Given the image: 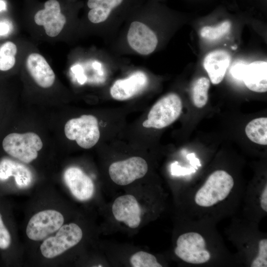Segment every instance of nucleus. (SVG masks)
<instances>
[{
	"label": "nucleus",
	"mask_w": 267,
	"mask_h": 267,
	"mask_svg": "<svg viewBox=\"0 0 267 267\" xmlns=\"http://www.w3.org/2000/svg\"><path fill=\"white\" fill-rule=\"evenodd\" d=\"M245 186L225 169H214L181 196L178 204V215L217 224L236 215Z\"/></svg>",
	"instance_id": "nucleus-1"
},
{
	"label": "nucleus",
	"mask_w": 267,
	"mask_h": 267,
	"mask_svg": "<svg viewBox=\"0 0 267 267\" xmlns=\"http://www.w3.org/2000/svg\"><path fill=\"white\" fill-rule=\"evenodd\" d=\"M216 224L178 215L173 253L180 263L189 267H239Z\"/></svg>",
	"instance_id": "nucleus-2"
},
{
	"label": "nucleus",
	"mask_w": 267,
	"mask_h": 267,
	"mask_svg": "<svg viewBox=\"0 0 267 267\" xmlns=\"http://www.w3.org/2000/svg\"><path fill=\"white\" fill-rule=\"evenodd\" d=\"M257 222L234 215L225 233L236 248L239 267H267V234Z\"/></svg>",
	"instance_id": "nucleus-3"
},
{
	"label": "nucleus",
	"mask_w": 267,
	"mask_h": 267,
	"mask_svg": "<svg viewBox=\"0 0 267 267\" xmlns=\"http://www.w3.org/2000/svg\"><path fill=\"white\" fill-rule=\"evenodd\" d=\"M242 217L259 223L267 215V181L258 178L245 186L241 204Z\"/></svg>",
	"instance_id": "nucleus-4"
},
{
	"label": "nucleus",
	"mask_w": 267,
	"mask_h": 267,
	"mask_svg": "<svg viewBox=\"0 0 267 267\" xmlns=\"http://www.w3.org/2000/svg\"><path fill=\"white\" fill-rule=\"evenodd\" d=\"M182 104L180 97L170 93L160 98L150 109L142 126L161 129L173 123L180 115Z\"/></svg>",
	"instance_id": "nucleus-5"
},
{
	"label": "nucleus",
	"mask_w": 267,
	"mask_h": 267,
	"mask_svg": "<svg viewBox=\"0 0 267 267\" xmlns=\"http://www.w3.org/2000/svg\"><path fill=\"white\" fill-rule=\"evenodd\" d=\"M4 150L10 156L21 162L29 163L37 158L43 142L36 133H11L6 135L2 143Z\"/></svg>",
	"instance_id": "nucleus-6"
},
{
	"label": "nucleus",
	"mask_w": 267,
	"mask_h": 267,
	"mask_svg": "<svg viewBox=\"0 0 267 267\" xmlns=\"http://www.w3.org/2000/svg\"><path fill=\"white\" fill-rule=\"evenodd\" d=\"M67 138L76 140L80 147L89 149L95 145L100 137L97 119L91 115H83L69 120L64 127Z\"/></svg>",
	"instance_id": "nucleus-7"
},
{
	"label": "nucleus",
	"mask_w": 267,
	"mask_h": 267,
	"mask_svg": "<svg viewBox=\"0 0 267 267\" xmlns=\"http://www.w3.org/2000/svg\"><path fill=\"white\" fill-rule=\"evenodd\" d=\"M82 237V230L78 224L62 225L55 236L46 238L41 244L42 254L46 258H54L76 245Z\"/></svg>",
	"instance_id": "nucleus-8"
},
{
	"label": "nucleus",
	"mask_w": 267,
	"mask_h": 267,
	"mask_svg": "<svg viewBox=\"0 0 267 267\" xmlns=\"http://www.w3.org/2000/svg\"><path fill=\"white\" fill-rule=\"evenodd\" d=\"M148 169L146 161L142 158L134 156L112 163L109 175L116 184L125 186L143 178Z\"/></svg>",
	"instance_id": "nucleus-9"
},
{
	"label": "nucleus",
	"mask_w": 267,
	"mask_h": 267,
	"mask_svg": "<svg viewBox=\"0 0 267 267\" xmlns=\"http://www.w3.org/2000/svg\"><path fill=\"white\" fill-rule=\"evenodd\" d=\"M64 221L62 214L56 210L39 212L29 220L26 227V234L32 240H42L58 230L63 225Z\"/></svg>",
	"instance_id": "nucleus-10"
},
{
	"label": "nucleus",
	"mask_w": 267,
	"mask_h": 267,
	"mask_svg": "<svg viewBox=\"0 0 267 267\" xmlns=\"http://www.w3.org/2000/svg\"><path fill=\"white\" fill-rule=\"evenodd\" d=\"M112 212L116 221L129 228H136L141 223L142 208L133 195L125 194L116 198L112 205Z\"/></svg>",
	"instance_id": "nucleus-11"
},
{
	"label": "nucleus",
	"mask_w": 267,
	"mask_h": 267,
	"mask_svg": "<svg viewBox=\"0 0 267 267\" xmlns=\"http://www.w3.org/2000/svg\"><path fill=\"white\" fill-rule=\"evenodd\" d=\"M34 20L40 26H43L47 36L54 37L61 31L66 23L65 16L61 13L60 5L57 0H48L44 8L35 15Z\"/></svg>",
	"instance_id": "nucleus-12"
},
{
	"label": "nucleus",
	"mask_w": 267,
	"mask_h": 267,
	"mask_svg": "<svg viewBox=\"0 0 267 267\" xmlns=\"http://www.w3.org/2000/svg\"><path fill=\"white\" fill-rule=\"evenodd\" d=\"M130 46L134 50L142 55H148L156 48L157 38L147 25L138 22H133L127 35Z\"/></svg>",
	"instance_id": "nucleus-13"
},
{
	"label": "nucleus",
	"mask_w": 267,
	"mask_h": 267,
	"mask_svg": "<svg viewBox=\"0 0 267 267\" xmlns=\"http://www.w3.org/2000/svg\"><path fill=\"white\" fill-rule=\"evenodd\" d=\"M64 180L72 195L80 201L90 199L94 192L91 179L81 169L71 167L64 173Z\"/></svg>",
	"instance_id": "nucleus-14"
},
{
	"label": "nucleus",
	"mask_w": 267,
	"mask_h": 267,
	"mask_svg": "<svg viewBox=\"0 0 267 267\" xmlns=\"http://www.w3.org/2000/svg\"><path fill=\"white\" fill-rule=\"evenodd\" d=\"M147 83L146 75L142 71H136L127 78L115 81L110 88V94L116 100H127L140 92Z\"/></svg>",
	"instance_id": "nucleus-15"
},
{
	"label": "nucleus",
	"mask_w": 267,
	"mask_h": 267,
	"mask_svg": "<svg viewBox=\"0 0 267 267\" xmlns=\"http://www.w3.org/2000/svg\"><path fill=\"white\" fill-rule=\"evenodd\" d=\"M26 64L30 75L38 86L43 88L52 86L55 79L54 73L42 55L37 53L30 54Z\"/></svg>",
	"instance_id": "nucleus-16"
},
{
	"label": "nucleus",
	"mask_w": 267,
	"mask_h": 267,
	"mask_svg": "<svg viewBox=\"0 0 267 267\" xmlns=\"http://www.w3.org/2000/svg\"><path fill=\"white\" fill-rule=\"evenodd\" d=\"M230 59L229 54L223 50L213 51L205 56L203 66L213 84H218L222 81Z\"/></svg>",
	"instance_id": "nucleus-17"
},
{
	"label": "nucleus",
	"mask_w": 267,
	"mask_h": 267,
	"mask_svg": "<svg viewBox=\"0 0 267 267\" xmlns=\"http://www.w3.org/2000/svg\"><path fill=\"white\" fill-rule=\"evenodd\" d=\"M250 90L257 92L267 90V62L256 61L247 64L242 78Z\"/></svg>",
	"instance_id": "nucleus-18"
},
{
	"label": "nucleus",
	"mask_w": 267,
	"mask_h": 267,
	"mask_svg": "<svg viewBox=\"0 0 267 267\" xmlns=\"http://www.w3.org/2000/svg\"><path fill=\"white\" fill-rule=\"evenodd\" d=\"M11 176L21 188L28 187L33 181L32 173L28 167L11 159H3L0 162V180H6Z\"/></svg>",
	"instance_id": "nucleus-19"
},
{
	"label": "nucleus",
	"mask_w": 267,
	"mask_h": 267,
	"mask_svg": "<svg viewBox=\"0 0 267 267\" xmlns=\"http://www.w3.org/2000/svg\"><path fill=\"white\" fill-rule=\"evenodd\" d=\"M127 0H88L87 6L89 9L88 17L93 23L105 21L111 13L122 6Z\"/></svg>",
	"instance_id": "nucleus-20"
},
{
	"label": "nucleus",
	"mask_w": 267,
	"mask_h": 267,
	"mask_svg": "<svg viewBox=\"0 0 267 267\" xmlns=\"http://www.w3.org/2000/svg\"><path fill=\"white\" fill-rule=\"evenodd\" d=\"M245 133L252 141L260 145H267V118L260 117L251 121L245 127Z\"/></svg>",
	"instance_id": "nucleus-21"
},
{
	"label": "nucleus",
	"mask_w": 267,
	"mask_h": 267,
	"mask_svg": "<svg viewBox=\"0 0 267 267\" xmlns=\"http://www.w3.org/2000/svg\"><path fill=\"white\" fill-rule=\"evenodd\" d=\"M210 86V81L206 77L199 78L193 83L191 88V99L195 107L202 108L206 104Z\"/></svg>",
	"instance_id": "nucleus-22"
},
{
	"label": "nucleus",
	"mask_w": 267,
	"mask_h": 267,
	"mask_svg": "<svg viewBox=\"0 0 267 267\" xmlns=\"http://www.w3.org/2000/svg\"><path fill=\"white\" fill-rule=\"evenodd\" d=\"M16 52V46L12 42H7L1 45L0 47V70L7 71L14 66Z\"/></svg>",
	"instance_id": "nucleus-23"
},
{
	"label": "nucleus",
	"mask_w": 267,
	"mask_h": 267,
	"mask_svg": "<svg viewBox=\"0 0 267 267\" xmlns=\"http://www.w3.org/2000/svg\"><path fill=\"white\" fill-rule=\"evenodd\" d=\"M131 265L134 267H162L163 265L154 255L140 251L133 254L130 259Z\"/></svg>",
	"instance_id": "nucleus-24"
},
{
	"label": "nucleus",
	"mask_w": 267,
	"mask_h": 267,
	"mask_svg": "<svg viewBox=\"0 0 267 267\" xmlns=\"http://www.w3.org/2000/svg\"><path fill=\"white\" fill-rule=\"evenodd\" d=\"M231 27L229 21L226 20L215 27L205 26L200 30V35L204 39L215 41L228 33Z\"/></svg>",
	"instance_id": "nucleus-25"
},
{
	"label": "nucleus",
	"mask_w": 267,
	"mask_h": 267,
	"mask_svg": "<svg viewBox=\"0 0 267 267\" xmlns=\"http://www.w3.org/2000/svg\"><path fill=\"white\" fill-rule=\"evenodd\" d=\"M11 241L10 233L4 224L0 214V248L7 249L10 246Z\"/></svg>",
	"instance_id": "nucleus-26"
},
{
	"label": "nucleus",
	"mask_w": 267,
	"mask_h": 267,
	"mask_svg": "<svg viewBox=\"0 0 267 267\" xmlns=\"http://www.w3.org/2000/svg\"><path fill=\"white\" fill-rule=\"evenodd\" d=\"M247 64L243 61H237L231 66L230 72L232 76L238 80H242L243 74Z\"/></svg>",
	"instance_id": "nucleus-27"
},
{
	"label": "nucleus",
	"mask_w": 267,
	"mask_h": 267,
	"mask_svg": "<svg viewBox=\"0 0 267 267\" xmlns=\"http://www.w3.org/2000/svg\"><path fill=\"white\" fill-rule=\"evenodd\" d=\"M72 72L75 74L78 82L80 84H84L87 78L84 75L82 67L80 65H76L71 68Z\"/></svg>",
	"instance_id": "nucleus-28"
},
{
	"label": "nucleus",
	"mask_w": 267,
	"mask_h": 267,
	"mask_svg": "<svg viewBox=\"0 0 267 267\" xmlns=\"http://www.w3.org/2000/svg\"><path fill=\"white\" fill-rule=\"evenodd\" d=\"M11 29V25L8 21H0V36H6L8 34Z\"/></svg>",
	"instance_id": "nucleus-29"
},
{
	"label": "nucleus",
	"mask_w": 267,
	"mask_h": 267,
	"mask_svg": "<svg viewBox=\"0 0 267 267\" xmlns=\"http://www.w3.org/2000/svg\"><path fill=\"white\" fill-rule=\"evenodd\" d=\"M93 67L95 69H97V70H98L99 71V74L100 75H102V70H101V64L98 62H94L93 63Z\"/></svg>",
	"instance_id": "nucleus-30"
},
{
	"label": "nucleus",
	"mask_w": 267,
	"mask_h": 267,
	"mask_svg": "<svg viewBox=\"0 0 267 267\" xmlns=\"http://www.w3.org/2000/svg\"><path fill=\"white\" fill-rule=\"evenodd\" d=\"M6 8L5 2L2 0H0V11L5 10Z\"/></svg>",
	"instance_id": "nucleus-31"
}]
</instances>
